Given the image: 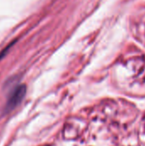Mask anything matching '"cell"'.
<instances>
[{"label":"cell","mask_w":145,"mask_h":146,"mask_svg":"<svg viewBox=\"0 0 145 146\" xmlns=\"http://www.w3.org/2000/svg\"><path fill=\"white\" fill-rule=\"evenodd\" d=\"M26 92V87L25 85H20L16 86L12 92L10 93L9 97L8 98L7 103L4 106L3 114H8L14 110L23 100Z\"/></svg>","instance_id":"obj_1"},{"label":"cell","mask_w":145,"mask_h":146,"mask_svg":"<svg viewBox=\"0 0 145 146\" xmlns=\"http://www.w3.org/2000/svg\"><path fill=\"white\" fill-rule=\"evenodd\" d=\"M15 41H14V42L10 43V44H9V45H8V46H6V47H5V48H4V49H3V50H2V51L0 52V60H1V59H2V58H3V56H5V55H6V54H7V52H8V51L9 50L10 47H11V46H12V45H13V44H15Z\"/></svg>","instance_id":"obj_2"}]
</instances>
